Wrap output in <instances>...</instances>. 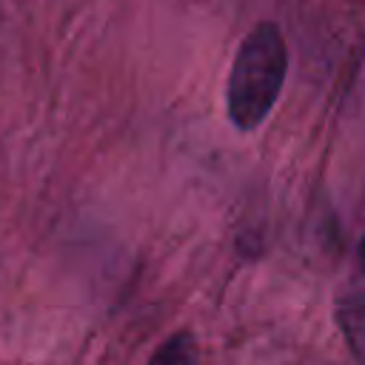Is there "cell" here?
<instances>
[{"label":"cell","instance_id":"obj_3","mask_svg":"<svg viewBox=\"0 0 365 365\" xmlns=\"http://www.w3.org/2000/svg\"><path fill=\"white\" fill-rule=\"evenodd\" d=\"M148 365H197V339L191 331H174L157 345Z\"/></svg>","mask_w":365,"mask_h":365},{"label":"cell","instance_id":"obj_4","mask_svg":"<svg viewBox=\"0 0 365 365\" xmlns=\"http://www.w3.org/2000/svg\"><path fill=\"white\" fill-rule=\"evenodd\" d=\"M356 254H359V265H362V271H365V237L359 240V251H356Z\"/></svg>","mask_w":365,"mask_h":365},{"label":"cell","instance_id":"obj_1","mask_svg":"<svg viewBox=\"0 0 365 365\" xmlns=\"http://www.w3.org/2000/svg\"><path fill=\"white\" fill-rule=\"evenodd\" d=\"M288 74V48L277 23H257L237 48L228 71L225 108L240 131H254L271 114Z\"/></svg>","mask_w":365,"mask_h":365},{"label":"cell","instance_id":"obj_2","mask_svg":"<svg viewBox=\"0 0 365 365\" xmlns=\"http://www.w3.org/2000/svg\"><path fill=\"white\" fill-rule=\"evenodd\" d=\"M336 319L348 348L365 365V291H348L336 302Z\"/></svg>","mask_w":365,"mask_h":365}]
</instances>
